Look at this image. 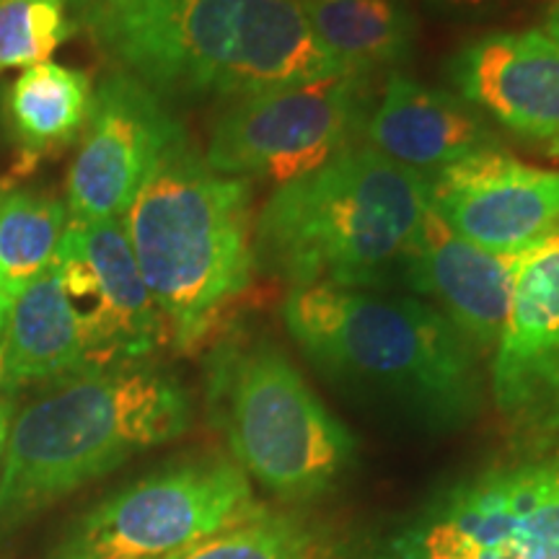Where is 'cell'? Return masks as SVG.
<instances>
[{"mask_svg":"<svg viewBox=\"0 0 559 559\" xmlns=\"http://www.w3.org/2000/svg\"><path fill=\"white\" fill-rule=\"evenodd\" d=\"M94 83L86 70L39 62L24 68L5 94V117L19 145V171L68 148L88 128Z\"/></svg>","mask_w":559,"mask_h":559,"instance_id":"ac0fdd59","label":"cell"},{"mask_svg":"<svg viewBox=\"0 0 559 559\" xmlns=\"http://www.w3.org/2000/svg\"><path fill=\"white\" fill-rule=\"evenodd\" d=\"M179 559H340V547L321 523L264 508L260 515L210 536Z\"/></svg>","mask_w":559,"mask_h":559,"instance_id":"44dd1931","label":"cell"},{"mask_svg":"<svg viewBox=\"0 0 559 559\" xmlns=\"http://www.w3.org/2000/svg\"><path fill=\"white\" fill-rule=\"evenodd\" d=\"M262 510L234 459H187L91 508L66 531L52 559L181 557Z\"/></svg>","mask_w":559,"mask_h":559,"instance_id":"52a82bcc","label":"cell"},{"mask_svg":"<svg viewBox=\"0 0 559 559\" xmlns=\"http://www.w3.org/2000/svg\"><path fill=\"white\" fill-rule=\"evenodd\" d=\"M68 223L66 202L52 194L0 192V296L9 304L55 262Z\"/></svg>","mask_w":559,"mask_h":559,"instance_id":"ffe728a7","label":"cell"},{"mask_svg":"<svg viewBox=\"0 0 559 559\" xmlns=\"http://www.w3.org/2000/svg\"><path fill=\"white\" fill-rule=\"evenodd\" d=\"M489 391L500 417L521 436L559 432V236L519 257Z\"/></svg>","mask_w":559,"mask_h":559,"instance_id":"7c38bea8","label":"cell"},{"mask_svg":"<svg viewBox=\"0 0 559 559\" xmlns=\"http://www.w3.org/2000/svg\"><path fill=\"white\" fill-rule=\"evenodd\" d=\"M166 559H179V557H166Z\"/></svg>","mask_w":559,"mask_h":559,"instance_id":"83f0119b","label":"cell"},{"mask_svg":"<svg viewBox=\"0 0 559 559\" xmlns=\"http://www.w3.org/2000/svg\"><path fill=\"white\" fill-rule=\"evenodd\" d=\"M456 3H481V0H456Z\"/></svg>","mask_w":559,"mask_h":559,"instance_id":"4316f807","label":"cell"},{"mask_svg":"<svg viewBox=\"0 0 559 559\" xmlns=\"http://www.w3.org/2000/svg\"><path fill=\"white\" fill-rule=\"evenodd\" d=\"M472 559H559V542L498 544V547L479 549Z\"/></svg>","mask_w":559,"mask_h":559,"instance_id":"603a6c76","label":"cell"},{"mask_svg":"<svg viewBox=\"0 0 559 559\" xmlns=\"http://www.w3.org/2000/svg\"><path fill=\"white\" fill-rule=\"evenodd\" d=\"M75 29L73 0H0V73L47 62Z\"/></svg>","mask_w":559,"mask_h":559,"instance_id":"7402d4cb","label":"cell"},{"mask_svg":"<svg viewBox=\"0 0 559 559\" xmlns=\"http://www.w3.org/2000/svg\"><path fill=\"white\" fill-rule=\"evenodd\" d=\"M544 34L559 45V0L547 9V19H544Z\"/></svg>","mask_w":559,"mask_h":559,"instance_id":"d4e9b609","label":"cell"},{"mask_svg":"<svg viewBox=\"0 0 559 559\" xmlns=\"http://www.w3.org/2000/svg\"><path fill=\"white\" fill-rule=\"evenodd\" d=\"M207 412L249 479L311 502L353 469L358 440L267 337H230L207 360Z\"/></svg>","mask_w":559,"mask_h":559,"instance_id":"8992f818","label":"cell"},{"mask_svg":"<svg viewBox=\"0 0 559 559\" xmlns=\"http://www.w3.org/2000/svg\"><path fill=\"white\" fill-rule=\"evenodd\" d=\"M373 104L370 73L230 102L210 130L205 160L226 177H264L280 185L304 177L358 145Z\"/></svg>","mask_w":559,"mask_h":559,"instance_id":"ba28073f","label":"cell"},{"mask_svg":"<svg viewBox=\"0 0 559 559\" xmlns=\"http://www.w3.org/2000/svg\"><path fill=\"white\" fill-rule=\"evenodd\" d=\"M88 370L83 326L58 264H50L9 304L0 347V383H55Z\"/></svg>","mask_w":559,"mask_h":559,"instance_id":"e0dca14e","label":"cell"},{"mask_svg":"<svg viewBox=\"0 0 559 559\" xmlns=\"http://www.w3.org/2000/svg\"><path fill=\"white\" fill-rule=\"evenodd\" d=\"M122 226L166 340L200 345L254 275L251 185L210 169L187 135L160 158Z\"/></svg>","mask_w":559,"mask_h":559,"instance_id":"5b68a950","label":"cell"},{"mask_svg":"<svg viewBox=\"0 0 559 559\" xmlns=\"http://www.w3.org/2000/svg\"><path fill=\"white\" fill-rule=\"evenodd\" d=\"M11 404L5 400H0V466H3V456H5V440H9V430H11Z\"/></svg>","mask_w":559,"mask_h":559,"instance_id":"cb8c5ba5","label":"cell"},{"mask_svg":"<svg viewBox=\"0 0 559 559\" xmlns=\"http://www.w3.org/2000/svg\"><path fill=\"white\" fill-rule=\"evenodd\" d=\"M283 321L306 360L368 407L432 432L477 417L479 353L436 306L306 285L288 290Z\"/></svg>","mask_w":559,"mask_h":559,"instance_id":"7a4b0ae2","label":"cell"},{"mask_svg":"<svg viewBox=\"0 0 559 559\" xmlns=\"http://www.w3.org/2000/svg\"><path fill=\"white\" fill-rule=\"evenodd\" d=\"M5 313H9V300L0 296V347H3V330H5Z\"/></svg>","mask_w":559,"mask_h":559,"instance_id":"484cf974","label":"cell"},{"mask_svg":"<svg viewBox=\"0 0 559 559\" xmlns=\"http://www.w3.org/2000/svg\"><path fill=\"white\" fill-rule=\"evenodd\" d=\"M55 264L83 326L88 370L145 362L169 342L122 221H70Z\"/></svg>","mask_w":559,"mask_h":559,"instance_id":"30bf717a","label":"cell"},{"mask_svg":"<svg viewBox=\"0 0 559 559\" xmlns=\"http://www.w3.org/2000/svg\"><path fill=\"white\" fill-rule=\"evenodd\" d=\"M519 257L474 247L453 234L430 205L402 260L400 283L438 304L436 309L479 355H492L506 330Z\"/></svg>","mask_w":559,"mask_h":559,"instance_id":"9a60e30c","label":"cell"},{"mask_svg":"<svg viewBox=\"0 0 559 559\" xmlns=\"http://www.w3.org/2000/svg\"><path fill=\"white\" fill-rule=\"evenodd\" d=\"M449 79L479 115L559 156V45L547 34H485L453 55Z\"/></svg>","mask_w":559,"mask_h":559,"instance_id":"5bb4252c","label":"cell"},{"mask_svg":"<svg viewBox=\"0 0 559 559\" xmlns=\"http://www.w3.org/2000/svg\"><path fill=\"white\" fill-rule=\"evenodd\" d=\"M430 205L453 234L489 254L519 257L559 236V169L498 151L432 177Z\"/></svg>","mask_w":559,"mask_h":559,"instance_id":"4fadbf2b","label":"cell"},{"mask_svg":"<svg viewBox=\"0 0 559 559\" xmlns=\"http://www.w3.org/2000/svg\"><path fill=\"white\" fill-rule=\"evenodd\" d=\"M73 16L164 102H236L349 73L298 0H73Z\"/></svg>","mask_w":559,"mask_h":559,"instance_id":"6da1fadb","label":"cell"},{"mask_svg":"<svg viewBox=\"0 0 559 559\" xmlns=\"http://www.w3.org/2000/svg\"><path fill=\"white\" fill-rule=\"evenodd\" d=\"M192 425L190 391L153 362L68 376L11 419L0 466V531L19 526Z\"/></svg>","mask_w":559,"mask_h":559,"instance_id":"277c9868","label":"cell"},{"mask_svg":"<svg viewBox=\"0 0 559 559\" xmlns=\"http://www.w3.org/2000/svg\"><path fill=\"white\" fill-rule=\"evenodd\" d=\"M432 200V179L353 145L280 185L254 221V270L290 288H389Z\"/></svg>","mask_w":559,"mask_h":559,"instance_id":"3957f363","label":"cell"},{"mask_svg":"<svg viewBox=\"0 0 559 559\" xmlns=\"http://www.w3.org/2000/svg\"><path fill=\"white\" fill-rule=\"evenodd\" d=\"M366 140L381 156L430 179L459 160L500 148L498 132L464 99L400 73L383 83Z\"/></svg>","mask_w":559,"mask_h":559,"instance_id":"2e32d148","label":"cell"},{"mask_svg":"<svg viewBox=\"0 0 559 559\" xmlns=\"http://www.w3.org/2000/svg\"><path fill=\"white\" fill-rule=\"evenodd\" d=\"M510 542H559V451L459 485L391 559H472Z\"/></svg>","mask_w":559,"mask_h":559,"instance_id":"8fae6325","label":"cell"},{"mask_svg":"<svg viewBox=\"0 0 559 559\" xmlns=\"http://www.w3.org/2000/svg\"><path fill=\"white\" fill-rule=\"evenodd\" d=\"M313 34L355 73L404 66L412 58L417 21L400 0H298Z\"/></svg>","mask_w":559,"mask_h":559,"instance_id":"d6986e66","label":"cell"},{"mask_svg":"<svg viewBox=\"0 0 559 559\" xmlns=\"http://www.w3.org/2000/svg\"><path fill=\"white\" fill-rule=\"evenodd\" d=\"M187 138L169 104L115 70L94 88V111L68 171L70 221H122L160 158Z\"/></svg>","mask_w":559,"mask_h":559,"instance_id":"9c48e42d","label":"cell"}]
</instances>
